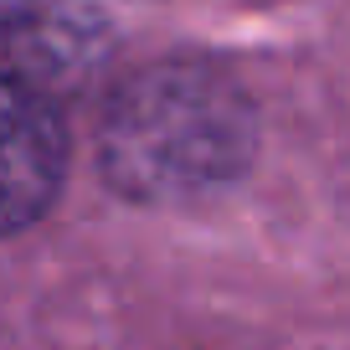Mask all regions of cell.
Listing matches in <instances>:
<instances>
[{"label": "cell", "mask_w": 350, "mask_h": 350, "mask_svg": "<svg viewBox=\"0 0 350 350\" xmlns=\"http://www.w3.org/2000/svg\"><path fill=\"white\" fill-rule=\"evenodd\" d=\"M242 103L211 72H150L103 124V170L129 196L211 186L242 165Z\"/></svg>", "instance_id": "6da1fadb"}, {"label": "cell", "mask_w": 350, "mask_h": 350, "mask_svg": "<svg viewBox=\"0 0 350 350\" xmlns=\"http://www.w3.org/2000/svg\"><path fill=\"white\" fill-rule=\"evenodd\" d=\"M67 170V129L42 83L5 77V232H21L52 206Z\"/></svg>", "instance_id": "7a4b0ae2"}]
</instances>
